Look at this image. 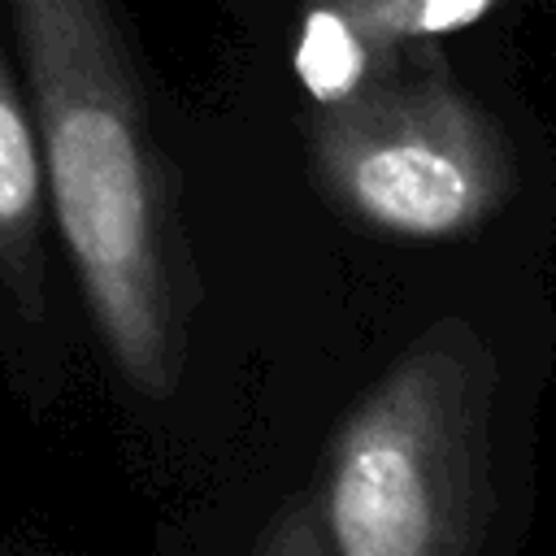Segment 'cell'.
Returning <instances> with one entry per match:
<instances>
[{
    "label": "cell",
    "instance_id": "cell-1",
    "mask_svg": "<svg viewBox=\"0 0 556 556\" xmlns=\"http://www.w3.org/2000/svg\"><path fill=\"white\" fill-rule=\"evenodd\" d=\"M48 200L91 321L143 395L187 356V256L174 182L109 0H9Z\"/></svg>",
    "mask_w": 556,
    "mask_h": 556
},
{
    "label": "cell",
    "instance_id": "cell-6",
    "mask_svg": "<svg viewBox=\"0 0 556 556\" xmlns=\"http://www.w3.org/2000/svg\"><path fill=\"white\" fill-rule=\"evenodd\" d=\"M500 0H374V26L382 48L391 52L404 39H439L473 26Z\"/></svg>",
    "mask_w": 556,
    "mask_h": 556
},
{
    "label": "cell",
    "instance_id": "cell-5",
    "mask_svg": "<svg viewBox=\"0 0 556 556\" xmlns=\"http://www.w3.org/2000/svg\"><path fill=\"white\" fill-rule=\"evenodd\" d=\"M378 56H387V48L374 26V0L304 4L300 39H295V78L321 109L361 96L378 70Z\"/></svg>",
    "mask_w": 556,
    "mask_h": 556
},
{
    "label": "cell",
    "instance_id": "cell-2",
    "mask_svg": "<svg viewBox=\"0 0 556 556\" xmlns=\"http://www.w3.org/2000/svg\"><path fill=\"white\" fill-rule=\"evenodd\" d=\"M482 382L426 343L343 426L313 495L321 547L348 556L473 552L482 526Z\"/></svg>",
    "mask_w": 556,
    "mask_h": 556
},
{
    "label": "cell",
    "instance_id": "cell-3",
    "mask_svg": "<svg viewBox=\"0 0 556 556\" xmlns=\"http://www.w3.org/2000/svg\"><path fill=\"white\" fill-rule=\"evenodd\" d=\"M317 169L334 200L400 239H447L491 217L508 191L495 122L447 87H365L326 109Z\"/></svg>",
    "mask_w": 556,
    "mask_h": 556
},
{
    "label": "cell",
    "instance_id": "cell-4",
    "mask_svg": "<svg viewBox=\"0 0 556 556\" xmlns=\"http://www.w3.org/2000/svg\"><path fill=\"white\" fill-rule=\"evenodd\" d=\"M48 174L35 117L0 48V291L26 313H43L48 291Z\"/></svg>",
    "mask_w": 556,
    "mask_h": 556
}]
</instances>
